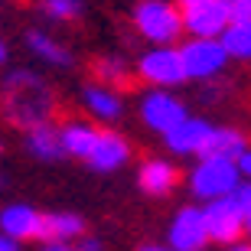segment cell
Wrapping results in <instances>:
<instances>
[{"mask_svg": "<svg viewBox=\"0 0 251 251\" xmlns=\"http://www.w3.org/2000/svg\"><path fill=\"white\" fill-rule=\"evenodd\" d=\"M3 114L13 127L33 130L49 124L56 114V95L46 78H39L33 69H13L3 78Z\"/></svg>", "mask_w": 251, "mask_h": 251, "instance_id": "1", "label": "cell"}, {"mask_svg": "<svg viewBox=\"0 0 251 251\" xmlns=\"http://www.w3.org/2000/svg\"><path fill=\"white\" fill-rule=\"evenodd\" d=\"M130 26L150 46H176L183 36L179 7L170 0H137L130 7Z\"/></svg>", "mask_w": 251, "mask_h": 251, "instance_id": "2", "label": "cell"}, {"mask_svg": "<svg viewBox=\"0 0 251 251\" xmlns=\"http://www.w3.org/2000/svg\"><path fill=\"white\" fill-rule=\"evenodd\" d=\"M251 202V183H245L235 189L232 196L212 199L202 205L205 212V228H209V242L215 245H235L245 235V209Z\"/></svg>", "mask_w": 251, "mask_h": 251, "instance_id": "3", "label": "cell"}, {"mask_svg": "<svg viewBox=\"0 0 251 251\" xmlns=\"http://www.w3.org/2000/svg\"><path fill=\"white\" fill-rule=\"evenodd\" d=\"M189 193L196 196V202H212L222 196H232L242 186V173L235 160H219V157H196V167L186 176Z\"/></svg>", "mask_w": 251, "mask_h": 251, "instance_id": "4", "label": "cell"}, {"mask_svg": "<svg viewBox=\"0 0 251 251\" xmlns=\"http://www.w3.org/2000/svg\"><path fill=\"white\" fill-rule=\"evenodd\" d=\"M134 75H137L144 85L150 88H179L186 78V69H183V56H179V46H150L144 49L134 62Z\"/></svg>", "mask_w": 251, "mask_h": 251, "instance_id": "5", "label": "cell"}, {"mask_svg": "<svg viewBox=\"0 0 251 251\" xmlns=\"http://www.w3.org/2000/svg\"><path fill=\"white\" fill-rule=\"evenodd\" d=\"M179 56H183V69H186L189 82H215L222 78V72L228 69V52H225L222 39H196L189 36L183 46H179Z\"/></svg>", "mask_w": 251, "mask_h": 251, "instance_id": "6", "label": "cell"}, {"mask_svg": "<svg viewBox=\"0 0 251 251\" xmlns=\"http://www.w3.org/2000/svg\"><path fill=\"white\" fill-rule=\"evenodd\" d=\"M137 114H140V121H144V127L160 134V137H163L167 130H173L179 121L189 118L183 98H176V95L167 92V88H150V92L140 95Z\"/></svg>", "mask_w": 251, "mask_h": 251, "instance_id": "7", "label": "cell"}, {"mask_svg": "<svg viewBox=\"0 0 251 251\" xmlns=\"http://www.w3.org/2000/svg\"><path fill=\"white\" fill-rule=\"evenodd\" d=\"M179 17H183V33L196 39H219L228 26L222 0H179Z\"/></svg>", "mask_w": 251, "mask_h": 251, "instance_id": "8", "label": "cell"}, {"mask_svg": "<svg viewBox=\"0 0 251 251\" xmlns=\"http://www.w3.org/2000/svg\"><path fill=\"white\" fill-rule=\"evenodd\" d=\"M167 242L173 251H202L209 245V228H205L202 205H183L173 212L167 225Z\"/></svg>", "mask_w": 251, "mask_h": 251, "instance_id": "9", "label": "cell"}, {"mask_svg": "<svg viewBox=\"0 0 251 251\" xmlns=\"http://www.w3.org/2000/svg\"><path fill=\"white\" fill-rule=\"evenodd\" d=\"M212 127L215 124L209 118H193L189 114L186 121H179L173 130L163 134V147L170 153H176V157H202V147L209 140V134H212Z\"/></svg>", "mask_w": 251, "mask_h": 251, "instance_id": "10", "label": "cell"}, {"mask_svg": "<svg viewBox=\"0 0 251 251\" xmlns=\"http://www.w3.org/2000/svg\"><path fill=\"white\" fill-rule=\"evenodd\" d=\"M82 108L85 114L98 124H118L124 118V98L118 88H108L101 82H88L82 85Z\"/></svg>", "mask_w": 251, "mask_h": 251, "instance_id": "11", "label": "cell"}, {"mask_svg": "<svg viewBox=\"0 0 251 251\" xmlns=\"http://www.w3.org/2000/svg\"><path fill=\"white\" fill-rule=\"evenodd\" d=\"M95 173H114L130 163V140L121 137L118 130H101V137L95 144L92 157L85 160Z\"/></svg>", "mask_w": 251, "mask_h": 251, "instance_id": "12", "label": "cell"}, {"mask_svg": "<svg viewBox=\"0 0 251 251\" xmlns=\"http://www.w3.org/2000/svg\"><path fill=\"white\" fill-rule=\"evenodd\" d=\"M39 228H43V212H36L33 205L13 202V205H3L0 209V232L10 235L13 242L39 238Z\"/></svg>", "mask_w": 251, "mask_h": 251, "instance_id": "13", "label": "cell"}, {"mask_svg": "<svg viewBox=\"0 0 251 251\" xmlns=\"http://www.w3.org/2000/svg\"><path fill=\"white\" fill-rule=\"evenodd\" d=\"M179 183V170L170 163V160L163 157H150L140 163L137 170V186L144 189L147 196H153V199H160V196H170L173 189H176Z\"/></svg>", "mask_w": 251, "mask_h": 251, "instance_id": "14", "label": "cell"}, {"mask_svg": "<svg viewBox=\"0 0 251 251\" xmlns=\"http://www.w3.org/2000/svg\"><path fill=\"white\" fill-rule=\"evenodd\" d=\"M23 43H26L29 56H36L39 62L52 65V69H72V62H75L72 49L65 46L62 39H56L52 33H46V29H26Z\"/></svg>", "mask_w": 251, "mask_h": 251, "instance_id": "15", "label": "cell"}, {"mask_svg": "<svg viewBox=\"0 0 251 251\" xmlns=\"http://www.w3.org/2000/svg\"><path fill=\"white\" fill-rule=\"evenodd\" d=\"M59 137H62V150L65 157H75V160H88L92 157L95 144L101 137V127L95 121H82V118H72L59 127Z\"/></svg>", "mask_w": 251, "mask_h": 251, "instance_id": "16", "label": "cell"}, {"mask_svg": "<svg viewBox=\"0 0 251 251\" xmlns=\"http://www.w3.org/2000/svg\"><path fill=\"white\" fill-rule=\"evenodd\" d=\"M245 150H248V137L238 127L222 124V127H212V134L202 147V157H219V160H235L238 163V157Z\"/></svg>", "mask_w": 251, "mask_h": 251, "instance_id": "17", "label": "cell"}, {"mask_svg": "<svg viewBox=\"0 0 251 251\" xmlns=\"http://www.w3.org/2000/svg\"><path fill=\"white\" fill-rule=\"evenodd\" d=\"M85 235V219L78 212H46L43 215V228H39V242H69Z\"/></svg>", "mask_w": 251, "mask_h": 251, "instance_id": "18", "label": "cell"}, {"mask_svg": "<svg viewBox=\"0 0 251 251\" xmlns=\"http://www.w3.org/2000/svg\"><path fill=\"white\" fill-rule=\"evenodd\" d=\"M26 150H29V157L39 160V163H56V160H62L65 150H62L59 127L49 121V124H39V127L26 130Z\"/></svg>", "mask_w": 251, "mask_h": 251, "instance_id": "19", "label": "cell"}, {"mask_svg": "<svg viewBox=\"0 0 251 251\" xmlns=\"http://www.w3.org/2000/svg\"><path fill=\"white\" fill-rule=\"evenodd\" d=\"M95 82L121 92V88H127L134 82V65H127L121 56H101V59H95Z\"/></svg>", "mask_w": 251, "mask_h": 251, "instance_id": "20", "label": "cell"}, {"mask_svg": "<svg viewBox=\"0 0 251 251\" xmlns=\"http://www.w3.org/2000/svg\"><path fill=\"white\" fill-rule=\"evenodd\" d=\"M219 39H222L228 59H235V62H251V20L228 23Z\"/></svg>", "mask_w": 251, "mask_h": 251, "instance_id": "21", "label": "cell"}, {"mask_svg": "<svg viewBox=\"0 0 251 251\" xmlns=\"http://www.w3.org/2000/svg\"><path fill=\"white\" fill-rule=\"evenodd\" d=\"M39 10L52 23H75L85 13V0H39Z\"/></svg>", "mask_w": 251, "mask_h": 251, "instance_id": "22", "label": "cell"}, {"mask_svg": "<svg viewBox=\"0 0 251 251\" xmlns=\"http://www.w3.org/2000/svg\"><path fill=\"white\" fill-rule=\"evenodd\" d=\"M225 13H228V23H238V20H251V0H222Z\"/></svg>", "mask_w": 251, "mask_h": 251, "instance_id": "23", "label": "cell"}, {"mask_svg": "<svg viewBox=\"0 0 251 251\" xmlns=\"http://www.w3.org/2000/svg\"><path fill=\"white\" fill-rule=\"evenodd\" d=\"M199 98H202L205 104H215V101H222V98H225V88L219 82H205V88L199 92Z\"/></svg>", "mask_w": 251, "mask_h": 251, "instance_id": "24", "label": "cell"}, {"mask_svg": "<svg viewBox=\"0 0 251 251\" xmlns=\"http://www.w3.org/2000/svg\"><path fill=\"white\" fill-rule=\"evenodd\" d=\"M238 173H242L245 183H251V144H248V150H245L242 157H238Z\"/></svg>", "mask_w": 251, "mask_h": 251, "instance_id": "25", "label": "cell"}, {"mask_svg": "<svg viewBox=\"0 0 251 251\" xmlns=\"http://www.w3.org/2000/svg\"><path fill=\"white\" fill-rule=\"evenodd\" d=\"M36 251H78V248H72L69 242H43Z\"/></svg>", "mask_w": 251, "mask_h": 251, "instance_id": "26", "label": "cell"}, {"mask_svg": "<svg viewBox=\"0 0 251 251\" xmlns=\"http://www.w3.org/2000/svg\"><path fill=\"white\" fill-rule=\"evenodd\" d=\"M78 251H104V245H101V238H82Z\"/></svg>", "mask_w": 251, "mask_h": 251, "instance_id": "27", "label": "cell"}, {"mask_svg": "<svg viewBox=\"0 0 251 251\" xmlns=\"http://www.w3.org/2000/svg\"><path fill=\"white\" fill-rule=\"evenodd\" d=\"M0 251H20V242H13L10 235L0 232Z\"/></svg>", "mask_w": 251, "mask_h": 251, "instance_id": "28", "label": "cell"}, {"mask_svg": "<svg viewBox=\"0 0 251 251\" xmlns=\"http://www.w3.org/2000/svg\"><path fill=\"white\" fill-rule=\"evenodd\" d=\"M137 251H173V248H163V245H140Z\"/></svg>", "mask_w": 251, "mask_h": 251, "instance_id": "29", "label": "cell"}, {"mask_svg": "<svg viewBox=\"0 0 251 251\" xmlns=\"http://www.w3.org/2000/svg\"><path fill=\"white\" fill-rule=\"evenodd\" d=\"M245 232L251 235V202H248V209H245Z\"/></svg>", "mask_w": 251, "mask_h": 251, "instance_id": "30", "label": "cell"}, {"mask_svg": "<svg viewBox=\"0 0 251 251\" xmlns=\"http://www.w3.org/2000/svg\"><path fill=\"white\" fill-rule=\"evenodd\" d=\"M7 62V43H3V39H0V65Z\"/></svg>", "mask_w": 251, "mask_h": 251, "instance_id": "31", "label": "cell"}, {"mask_svg": "<svg viewBox=\"0 0 251 251\" xmlns=\"http://www.w3.org/2000/svg\"><path fill=\"white\" fill-rule=\"evenodd\" d=\"M225 251H251V248H248V245H238V242H235V245H228Z\"/></svg>", "mask_w": 251, "mask_h": 251, "instance_id": "32", "label": "cell"}, {"mask_svg": "<svg viewBox=\"0 0 251 251\" xmlns=\"http://www.w3.org/2000/svg\"><path fill=\"white\" fill-rule=\"evenodd\" d=\"M0 153H3V140H0Z\"/></svg>", "mask_w": 251, "mask_h": 251, "instance_id": "33", "label": "cell"}]
</instances>
